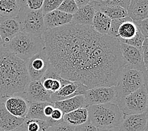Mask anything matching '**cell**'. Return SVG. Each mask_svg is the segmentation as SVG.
Listing matches in <instances>:
<instances>
[{
  "label": "cell",
  "instance_id": "cell-21",
  "mask_svg": "<svg viewBox=\"0 0 148 131\" xmlns=\"http://www.w3.org/2000/svg\"><path fill=\"white\" fill-rule=\"evenodd\" d=\"M96 10L89 3L87 5L79 8L73 15L71 23L84 26H92Z\"/></svg>",
  "mask_w": 148,
  "mask_h": 131
},
{
  "label": "cell",
  "instance_id": "cell-1",
  "mask_svg": "<svg viewBox=\"0 0 148 131\" xmlns=\"http://www.w3.org/2000/svg\"><path fill=\"white\" fill-rule=\"evenodd\" d=\"M42 37L50 64L62 78L88 89L116 85L125 65L117 39L73 23L46 30Z\"/></svg>",
  "mask_w": 148,
  "mask_h": 131
},
{
  "label": "cell",
  "instance_id": "cell-9",
  "mask_svg": "<svg viewBox=\"0 0 148 131\" xmlns=\"http://www.w3.org/2000/svg\"><path fill=\"white\" fill-rule=\"evenodd\" d=\"M86 107L91 105L115 103V86H99L88 89L84 93Z\"/></svg>",
  "mask_w": 148,
  "mask_h": 131
},
{
  "label": "cell",
  "instance_id": "cell-16",
  "mask_svg": "<svg viewBox=\"0 0 148 131\" xmlns=\"http://www.w3.org/2000/svg\"><path fill=\"white\" fill-rule=\"evenodd\" d=\"M5 106L12 115L20 119H25L27 113L29 102L20 96H12L6 100Z\"/></svg>",
  "mask_w": 148,
  "mask_h": 131
},
{
  "label": "cell",
  "instance_id": "cell-32",
  "mask_svg": "<svg viewBox=\"0 0 148 131\" xmlns=\"http://www.w3.org/2000/svg\"><path fill=\"white\" fill-rule=\"evenodd\" d=\"M127 16L123 18L112 20V22H111L109 32L108 33L107 35L110 37L117 39L118 35H119V33L118 32H119V29L120 26L124 21H125V20L127 19Z\"/></svg>",
  "mask_w": 148,
  "mask_h": 131
},
{
  "label": "cell",
  "instance_id": "cell-34",
  "mask_svg": "<svg viewBox=\"0 0 148 131\" xmlns=\"http://www.w3.org/2000/svg\"><path fill=\"white\" fill-rule=\"evenodd\" d=\"M75 126L62 122L55 126L49 127L47 131H75Z\"/></svg>",
  "mask_w": 148,
  "mask_h": 131
},
{
  "label": "cell",
  "instance_id": "cell-8",
  "mask_svg": "<svg viewBox=\"0 0 148 131\" xmlns=\"http://www.w3.org/2000/svg\"><path fill=\"white\" fill-rule=\"evenodd\" d=\"M130 2V0H89L96 12L103 13L112 20L128 16Z\"/></svg>",
  "mask_w": 148,
  "mask_h": 131
},
{
  "label": "cell",
  "instance_id": "cell-30",
  "mask_svg": "<svg viewBox=\"0 0 148 131\" xmlns=\"http://www.w3.org/2000/svg\"><path fill=\"white\" fill-rule=\"evenodd\" d=\"M62 1V0H44L41 8L43 15L58 10Z\"/></svg>",
  "mask_w": 148,
  "mask_h": 131
},
{
  "label": "cell",
  "instance_id": "cell-3",
  "mask_svg": "<svg viewBox=\"0 0 148 131\" xmlns=\"http://www.w3.org/2000/svg\"><path fill=\"white\" fill-rule=\"evenodd\" d=\"M88 111V121L97 129L119 128L123 114L119 106L110 103L86 107Z\"/></svg>",
  "mask_w": 148,
  "mask_h": 131
},
{
  "label": "cell",
  "instance_id": "cell-45",
  "mask_svg": "<svg viewBox=\"0 0 148 131\" xmlns=\"http://www.w3.org/2000/svg\"><path fill=\"white\" fill-rule=\"evenodd\" d=\"M145 131H148V114H147V126Z\"/></svg>",
  "mask_w": 148,
  "mask_h": 131
},
{
  "label": "cell",
  "instance_id": "cell-42",
  "mask_svg": "<svg viewBox=\"0 0 148 131\" xmlns=\"http://www.w3.org/2000/svg\"><path fill=\"white\" fill-rule=\"evenodd\" d=\"M97 131H120L118 128H112L106 129H97Z\"/></svg>",
  "mask_w": 148,
  "mask_h": 131
},
{
  "label": "cell",
  "instance_id": "cell-13",
  "mask_svg": "<svg viewBox=\"0 0 148 131\" xmlns=\"http://www.w3.org/2000/svg\"><path fill=\"white\" fill-rule=\"evenodd\" d=\"M40 81L44 88L51 94V95L58 92L63 86L71 82L62 78L51 65L49 66Z\"/></svg>",
  "mask_w": 148,
  "mask_h": 131
},
{
  "label": "cell",
  "instance_id": "cell-27",
  "mask_svg": "<svg viewBox=\"0 0 148 131\" xmlns=\"http://www.w3.org/2000/svg\"><path fill=\"white\" fill-rule=\"evenodd\" d=\"M49 102H36L29 103V107L25 119H39L46 120L47 118L44 114V109Z\"/></svg>",
  "mask_w": 148,
  "mask_h": 131
},
{
  "label": "cell",
  "instance_id": "cell-28",
  "mask_svg": "<svg viewBox=\"0 0 148 131\" xmlns=\"http://www.w3.org/2000/svg\"><path fill=\"white\" fill-rule=\"evenodd\" d=\"M21 127L24 131H47L49 127L46 120L27 119Z\"/></svg>",
  "mask_w": 148,
  "mask_h": 131
},
{
  "label": "cell",
  "instance_id": "cell-4",
  "mask_svg": "<svg viewBox=\"0 0 148 131\" xmlns=\"http://www.w3.org/2000/svg\"><path fill=\"white\" fill-rule=\"evenodd\" d=\"M3 47L15 56L26 61L45 49V43L42 37L20 32Z\"/></svg>",
  "mask_w": 148,
  "mask_h": 131
},
{
  "label": "cell",
  "instance_id": "cell-17",
  "mask_svg": "<svg viewBox=\"0 0 148 131\" xmlns=\"http://www.w3.org/2000/svg\"><path fill=\"white\" fill-rule=\"evenodd\" d=\"M21 32V28L16 18H0V36L3 45L8 43Z\"/></svg>",
  "mask_w": 148,
  "mask_h": 131
},
{
  "label": "cell",
  "instance_id": "cell-38",
  "mask_svg": "<svg viewBox=\"0 0 148 131\" xmlns=\"http://www.w3.org/2000/svg\"><path fill=\"white\" fill-rule=\"evenodd\" d=\"M97 129L96 127L92 125L89 121H87V122L76 126L75 128V131H97Z\"/></svg>",
  "mask_w": 148,
  "mask_h": 131
},
{
  "label": "cell",
  "instance_id": "cell-2",
  "mask_svg": "<svg viewBox=\"0 0 148 131\" xmlns=\"http://www.w3.org/2000/svg\"><path fill=\"white\" fill-rule=\"evenodd\" d=\"M30 81L25 60L3 46L0 48V95L2 98L22 93Z\"/></svg>",
  "mask_w": 148,
  "mask_h": 131
},
{
  "label": "cell",
  "instance_id": "cell-15",
  "mask_svg": "<svg viewBox=\"0 0 148 131\" xmlns=\"http://www.w3.org/2000/svg\"><path fill=\"white\" fill-rule=\"evenodd\" d=\"M87 90L88 88L83 84L71 81L63 86L58 92L52 94L51 99L53 103L60 102V101L73 98L76 96L82 95Z\"/></svg>",
  "mask_w": 148,
  "mask_h": 131
},
{
  "label": "cell",
  "instance_id": "cell-26",
  "mask_svg": "<svg viewBox=\"0 0 148 131\" xmlns=\"http://www.w3.org/2000/svg\"><path fill=\"white\" fill-rule=\"evenodd\" d=\"M112 20L100 12H96L92 21V28L99 34L107 35Z\"/></svg>",
  "mask_w": 148,
  "mask_h": 131
},
{
  "label": "cell",
  "instance_id": "cell-37",
  "mask_svg": "<svg viewBox=\"0 0 148 131\" xmlns=\"http://www.w3.org/2000/svg\"><path fill=\"white\" fill-rule=\"evenodd\" d=\"M141 51H142L143 58L144 66L146 68H148V39H145L144 40L143 43L142 48H141Z\"/></svg>",
  "mask_w": 148,
  "mask_h": 131
},
{
  "label": "cell",
  "instance_id": "cell-47",
  "mask_svg": "<svg viewBox=\"0 0 148 131\" xmlns=\"http://www.w3.org/2000/svg\"><path fill=\"white\" fill-rule=\"evenodd\" d=\"M0 131H4V130H2L1 129H0Z\"/></svg>",
  "mask_w": 148,
  "mask_h": 131
},
{
  "label": "cell",
  "instance_id": "cell-12",
  "mask_svg": "<svg viewBox=\"0 0 148 131\" xmlns=\"http://www.w3.org/2000/svg\"><path fill=\"white\" fill-rule=\"evenodd\" d=\"M22 96L29 103L49 102L53 103L51 94L44 88L40 80L31 81L26 86Z\"/></svg>",
  "mask_w": 148,
  "mask_h": 131
},
{
  "label": "cell",
  "instance_id": "cell-22",
  "mask_svg": "<svg viewBox=\"0 0 148 131\" xmlns=\"http://www.w3.org/2000/svg\"><path fill=\"white\" fill-rule=\"evenodd\" d=\"M55 108L62 111L64 114L68 113L83 107H86L84 95L76 96L73 98L54 103Z\"/></svg>",
  "mask_w": 148,
  "mask_h": 131
},
{
  "label": "cell",
  "instance_id": "cell-25",
  "mask_svg": "<svg viewBox=\"0 0 148 131\" xmlns=\"http://www.w3.org/2000/svg\"><path fill=\"white\" fill-rule=\"evenodd\" d=\"M20 8L17 0H0V18H15Z\"/></svg>",
  "mask_w": 148,
  "mask_h": 131
},
{
  "label": "cell",
  "instance_id": "cell-6",
  "mask_svg": "<svg viewBox=\"0 0 148 131\" xmlns=\"http://www.w3.org/2000/svg\"><path fill=\"white\" fill-rule=\"evenodd\" d=\"M144 86V73L124 66L119 75L116 85L115 86V103L117 100L136 92Z\"/></svg>",
  "mask_w": 148,
  "mask_h": 131
},
{
  "label": "cell",
  "instance_id": "cell-11",
  "mask_svg": "<svg viewBox=\"0 0 148 131\" xmlns=\"http://www.w3.org/2000/svg\"><path fill=\"white\" fill-rule=\"evenodd\" d=\"M120 48L122 58L125 63V67L143 73L145 71L146 68L140 49L122 43H120Z\"/></svg>",
  "mask_w": 148,
  "mask_h": 131
},
{
  "label": "cell",
  "instance_id": "cell-46",
  "mask_svg": "<svg viewBox=\"0 0 148 131\" xmlns=\"http://www.w3.org/2000/svg\"><path fill=\"white\" fill-rule=\"evenodd\" d=\"M146 112L148 114V103H147V109H146Z\"/></svg>",
  "mask_w": 148,
  "mask_h": 131
},
{
  "label": "cell",
  "instance_id": "cell-39",
  "mask_svg": "<svg viewBox=\"0 0 148 131\" xmlns=\"http://www.w3.org/2000/svg\"><path fill=\"white\" fill-rule=\"evenodd\" d=\"M54 109H55V105H54L53 103H49L48 105L45 107V109H44V114H45V115L47 118V119L51 115Z\"/></svg>",
  "mask_w": 148,
  "mask_h": 131
},
{
  "label": "cell",
  "instance_id": "cell-43",
  "mask_svg": "<svg viewBox=\"0 0 148 131\" xmlns=\"http://www.w3.org/2000/svg\"><path fill=\"white\" fill-rule=\"evenodd\" d=\"M11 131H24V130H23V129L21 127H18V128H16V129H15L14 130H12Z\"/></svg>",
  "mask_w": 148,
  "mask_h": 131
},
{
  "label": "cell",
  "instance_id": "cell-20",
  "mask_svg": "<svg viewBox=\"0 0 148 131\" xmlns=\"http://www.w3.org/2000/svg\"><path fill=\"white\" fill-rule=\"evenodd\" d=\"M25 119L17 118L6 110L3 103H0V129L4 131H11L21 127Z\"/></svg>",
  "mask_w": 148,
  "mask_h": 131
},
{
  "label": "cell",
  "instance_id": "cell-24",
  "mask_svg": "<svg viewBox=\"0 0 148 131\" xmlns=\"http://www.w3.org/2000/svg\"><path fill=\"white\" fill-rule=\"evenodd\" d=\"M88 118V111L86 107H83L65 114L63 116V122L76 127L87 122Z\"/></svg>",
  "mask_w": 148,
  "mask_h": 131
},
{
  "label": "cell",
  "instance_id": "cell-14",
  "mask_svg": "<svg viewBox=\"0 0 148 131\" xmlns=\"http://www.w3.org/2000/svg\"><path fill=\"white\" fill-rule=\"evenodd\" d=\"M147 123L146 112L123 115L122 122L118 129L120 131H145Z\"/></svg>",
  "mask_w": 148,
  "mask_h": 131
},
{
  "label": "cell",
  "instance_id": "cell-40",
  "mask_svg": "<svg viewBox=\"0 0 148 131\" xmlns=\"http://www.w3.org/2000/svg\"><path fill=\"white\" fill-rule=\"evenodd\" d=\"M75 2L78 8H80L88 5L89 0H75Z\"/></svg>",
  "mask_w": 148,
  "mask_h": 131
},
{
  "label": "cell",
  "instance_id": "cell-7",
  "mask_svg": "<svg viewBox=\"0 0 148 131\" xmlns=\"http://www.w3.org/2000/svg\"><path fill=\"white\" fill-rule=\"evenodd\" d=\"M148 103V93L145 86L136 92L117 100L115 104L119 106L123 115L142 113L146 112Z\"/></svg>",
  "mask_w": 148,
  "mask_h": 131
},
{
  "label": "cell",
  "instance_id": "cell-29",
  "mask_svg": "<svg viewBox=\"0 0 148 131\" xmlns=\"http://www.w3.org/2000/svg\"><path fill=\"white\" fill-rule=\"evenodd\" d=\"M75 0H64L60 4L58 10L69 15H74L78 10Z\"/></svg>",
  "mask_w": 148,
  "mask_h": 131
},
{
  "label": "cell",
  "instance_id": "cell-18",
  "mask_svg": "<svg viewBox=\"0 0 148 131\" xmlns=\"http://www.w3.org/2000/svg\"><path fill=\"white\" fill-rule=\"evenodd\" d=\"M73 15L56 10L44 16V22L46 30L61 27L71 23Z\"/></svg>",
  "mask_w": 148,
  "mask_h": 131
},
{
  "label": "cell",
  "instance_id": "cell-5",
  "mask_svg": "<svg viewBox=\"0 0 148 131\" xmlns=\"http://www.w3.org/2000/svg\"><path fill=\"white\" fill-rule=\"evenodd\" d=\"M21 8L17 16L21 32L42 37L46 30L42 10L32 11L25 5V1H18Z\"/></svg>",
  "mask_w": 148,
  "mask_h": 131
},
{
  "label": "cell",
  "instance_id": "cell-19",
  "mask_svg": "<svg viewBox=\"0 0 148 131\" xmlns=\"http://www.w3.org/2000/svg\"><path fill=\"white\" fill-rule=\"evenodd\" d=\"M127 12L134 22L148 18V0H131Z\"/></svg>",
  "mask_w": 148,
  "mask_h": 131
},
{
  "label": "cell",
  "instance_id": "cell-35",
  "mask_svg": "<svg viewBox=\"0 0 148 131\" xmlns=\"http://www.w3.org/2000/svg\"><path fill=\"white\" fill-rule=\"evenodd\" d=\"M44 0H26L25 5L32 11H38L41 10Z\"/></svg>",
  "mask_w": 148,
  "mask_h": 131
},
{
  "label": "cell",
  "instance_id": "cell-36",
  "mask_svg": "<svg viewBox=\"0 0 148 131\" xmlns=\"http://www.w3.org/2000/svg\"><path fill=\"white\" fill-rule=\"evenodd\" d=\"M137 29L140 30L144 37L148 39V18L142 21L134 22Z\"/></svg>",
  "mask_w": 148,
  "mask_h": 131
},
{
  "label": "cell",
  "instance_id": "cell-31",
  "mask_svg": "<svg viewBox=\"0 0 148 131\" xmlns=\"http://www.w3.org/2000/svg\"><path fill=\"white\" fill-rule=\"evenodd\" d=\"M64 115L65 114L62 112V110L55 107V109H54L51 115L46 120L47 123L48 124L49 127L55 126L63 122Z\"/></svg>",
  "mask_w": 148,
  "mask_h": 131
},
{
  "label": "cell",
  "instance_id": "cell-41",
  "mask_svg": "<svg viewBox=\"0 0 148 131\" xmlns=\"http://www.w3.org/2000/svg\"><path fill=\"white\" fill-rule=\"evenodd\" d=\"M144 86H145L148 93V68L146 69L145 71L144 72Z\"/></svg>",
  "mask_w": 148,
  "mask_h": 131
},
{
  "label": "cell",
  "instance_id": "cell-44",
  "mask_svg": "<svg viewBox=\"0 0 148 131\" xmlns=\"http://www.w3.org/2000/svg\"><path fill=\"white\" fill-rule=\"evenodd\" d=\"M3 46V40L1 39V36H0V48H2Z\"/></svg>",
  "mask_w": 148,
  "mask_h": 131
},
{
  "label": "cell",
  "instance_id": "cell-33",
  "mask_svg": "<svg viewBox=\"0 0 148 131\" xmlns=\"http://www.w3.org/2000/svg\"><path fill=\"white\" fill-rule=\"evenodd\" d=\"M144 39H145V38L144 37V36L140 32V30L138 29V32H137V35H136L135 37L131 40H127V41H124L123 42H122V43H125V44L134 46V47H135V48L141 50Z\"/></svg>",
  "mask_w": 148,
  "mask_h": 131
},
{
  "label": "cell",
  "instance_id": "cell-23",
  "mask_svg": "<svg viewBox=\"0 0 148 131\" xmlns=\"http://www.w3.org/2000/svg\"><path fill=\"white\" fill-rule=\"evenodd\" d=\"M138 29L133 20L129 16L120 25L119 29V35L117 40L120 43L132 39L136 37Z\"/></svg>",
  "mask_w": 148,
  "mask_h": 131
},
{
  "label": "cell",
  "instance_id": "cell-10",
  "mask_svg": "<svg viewBox=\"0 0 148 131\" xmlns=\"http://www.w3.org/2000/svg\"><path fill=\"white\" fill-rule=\"evenodd\" d=\"M26 65L31 81L41 80L51 65L45 49L26 60Z\"/></svg>",
  "mask_w": 148,
  "mask_h": 131
}]
</instances>
